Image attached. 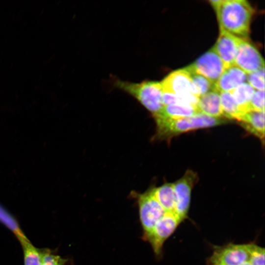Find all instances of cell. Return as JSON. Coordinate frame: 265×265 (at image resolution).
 Segmentation results:
<instances>
[{
    "label": "cell",
    "mask_w": 265,
    "mask_h": 265,
    "mask_svg": "<svg viewBox=\"0 0 265 265\" xmlns=\"http://www.w3.org/2000/svg\"><path fill=\"white\" fill-rule=\"evenodd\" d=\"M219 28L241 39L249 36L254 9L246 0H211Z\"/></svg>",
    "instance_id": "cell-1"
},
{
    "label": "cell",
    "mask_w": 265,
    "mask_h": 265,
    "mask_svg": "<svg viewBox=\"0 0 265 265\" xmlns=\"http://www.w3.org/2000/svg\"><path fill=\"white\" fill-rule=\"evenodd\" d=\"M157 131L155 137L158 139H170L180 133L196 129L217 126L227 122L226 119L212 117L199 113L188 117L170 119L162 117L155 118Z\"/></svg>",
    "instance_id": "cell-2"
},
{
    "label": "cell",
    "mask_w": 265,
    "mask_h": 265,
    "mask_svg": "<svg viewBox=\"0 0 265 265\" xmlns=\"http://www.w3.org/2000/svg\"><path fill=\"white\" fill-rule=\"evenodd\" d=\"M115 86L135 98L154 117L159 114L164 106L163 90L160 82L144 81L139 83L116 80Z\"/></svg>",
    "instance_id": "cell-3"
},
{
    "label": "cell",
    "mask_w": 265,
    "mask_h": 265,
    "mask_svg": "<svg viewBox=\"0 0 265 265\" xmlns=\"http://www.w3.org/2000/svg\"><path fill=\"white\" fill-rule=\"evenodd\" d=\"M182 222L175 212H166L156 223L152 230L143 236L144 239L151 244L157 256H161L164 242L172 235Z\"/></svg>",
    "instance_id": "cell-4"
},
{
    "label": "cell",
    "mask_w": 265,
    "mask_h": 265,
    "mask_svg": "<svg viewBox=\"0 0 265 265\" xmlns=\"http://www.w3.org/2000/svg\"><path fill=\"white\" fill-rule=\"evenodd\" d=\"M137 196L140 219L145 236L152 230L166 212L156 199L153 188Z\"/></svg>",
    "instance_id": "cell-5"
},
{
    "label": "cell",
    "mask_w": 265,
    "mask_h": 265,
    "mask_svg": "<svg viewBox=\"0 0 265 265\" xmlns=\"http://www.w3.org/2000/svg\"><path fill=\"white\" fill-rule=\"evenodd\" d=\"M197 181V174L188 170L183 177L173 183L175 198L174 212L182 221L188 217L191 190Z\"/></svg>",
    "instance_id": "cell-6"
},
{
    "label": "cell",
    "mask_w": 265,
    "mask_h": 265,
    "mask_svg": "<svg viewBox=\"0 0 265 265\" xmlns=\"http://www.w3.org/2000/svg\"><path fill=\"white\" fill-rule=\"evenodd\" d=\"M250 243L247 244L228 243L214 247L212 256L208 260L209 265H239L248 261Z\"/></svg>",
    "instance_id": "cell-7"
},
{
    "label": "cell",
    "mask_w": 265,
    "mask_h": 265,
    "mask_svg": "<svg viewBox=\"0 0 265 265\" xmlns=\"http://www.w3.org/2000/svg\"><path fill=\"white\" fill-rule=\"evenodd\" d=\"M234 65L248 74L265 68V61L259 52L252 44L247 40L240 38Z\"/></svg>",
    "instance_id": "cell-8"
},
{
    "label": "cell",
    "mask_w": 265,
    "mask_h": 265,
    "mask_svg": "<svg viewBox=\"0 0 265 265\" xmlns=\"http://www.w3.org/2000/svg\"><path fill=\"white\" fill-rule=\"evenodd\" d=\"M187 67L214 84L225 69L222 60L213 47Z\"/></svg>",
    "instance_id": "cell-9"
},
{
    "label": "cell",
    "mask_w": 265,
    "mask_h": 265,
    "mask_svg": "<svg viewBox=\"0 0 265 265\" xmlns=\"http://www.w3.org/2000/svg\"><path fill=\"white\" fill-rule=\"evenodd\" d=\"M160 83L163 92L180 96L192 94L199 98L190 75L185 68L171 73Z\"/></svg>",
    "instance_id": "cell-10"
},
{
    "label": "cell",
    "mask_w": 265,
    "mask_h": 265,
    "mask_svg": "<svg viewBox=\"0 0 265 265\" xmlns=\"http://www.w3.org/2000/svg\"><path fill=\"white\" fill-rule=\"evenodd\" d=\"M240 38L220 29L219 37L213 47L222 60L225 68L234 65Z\"/></svg>",
    "instance_id": "cell-11"
},
{
    "label": "cell",
    "mask_w": 265,
    "mask_h": 265,
    "mask_svg": "<svg viewBox=\"0 0 265 265\" xmlns=\"http://www.w3.org/2000/svg\"><path fill=\"white\" fill-rule=\"evenodd\" d=\"M246 81L247 74L234 65L225 68L214 84V90L219 93L231 92Z\"/></svg>",
    "instance_id": "cell-12"
},
{
    "label": "cell",
    "mask_w": 265,
    "mask_h": 265,
    "mask_svg": "<svg viewBox=\"0 0 265 265\" xmlns=\"http://www.w3.org/2000/svg\"><path fill=\"white\" fill-rule=\"evenodd\" d=\"M237 120L249 133L259 137L264 142L265 137V110H250L242 113Z\"/></svg>",
    "instance_id": "cell-13"
},
{
    "label": "cell",
    "mask_w": 265,
    "mask_h": 265,
    "mask_svg": "<svg viewBox=\"0 0 265 265\" xmlns=\"http://www.w3.org/2000/svg\"><path fill=\"white\" fill-rule=\"evenodd\" d=\"M197 107L200 112L216 118L223 116L220 93L213 90L199 98Z\"/></svg>",
    "instance_id": "cell-14"
},
{
    "label": "cell",
    "mask_w": 265,
    "mask_h": 265,
    "mask_svg": "<svg viewBox=\"0 0 265 265\" xmlns=\"http://www.w3.org/2000/svg\"><path fill=\"white\" fill-rule=\"evenodd\" d=\"M199 113L197 106L188 105H170L164 106L160 113L154 118L178 119L191 117Z\"/></svg>",
    "instance_id": "cell-15"
},
{
    "label": "cell",
    "mask_w": 265,
    "mask_h": 265,
    "mask_svg": "<svg viewBox=\"0 0 265 265\" xmlns=\"http://www.w3.org/2000/svg\"><path fill=\"white\" fill-rule=\"evenodd\" d=\"M153 188L156 199L165 212H174L175 198L173 183H166Z\"/></svg>",
    "instance_id": "cell-16"
},
{
    "label": "cell",
    "mask_w": 265,
    "mask_h": 265,
    "mask_svg": "<svg viewBox=\"0 0 265 265\" xmlns=\"http://www.w3.org/2000/svg\"><path fill=\"white\" fill-rule=\"evenodd\" d=\"M255 90L247 82H245L230 92L238 105L241 114L249 110V105Z\"/></svg>",
    "instance_id": "cell-17"
},
{
    "label": "cell",
    "mask_w": 265,
    "mask_h": 265,
    "mask_svg": "<svg viewBox=\"0 0 265 265\" xmlns=\"http://www.w3.org/2000/svg\"><path fill=\"white\" fill-rule=\"evenodd\" d=\"M220 97L223 116L229 119L237 120L241 112L231 93L220 92Z\"/></svg>",
    "instance_id": "cell-18"
},
{
    "label": "cell",
    "mask_w": 265,
    "mask_h": 265,
    "mask_svg": "<svg viewBox=\"0 0 265 265\" xmlns=\"http://www.w3.org/2000/svg\"><path fill=\"white\" fill-rule=\"evenodd\" d=\"M0 222L10 230L20 241L27 239L15 218L0 204Z\"/></svg>",
    "instance_id": "cell-19"
},
{
    "label": "cell",
    "mask_w": 265,
    "mask_h": 265,
    "mask_svg": "<svg viewBox=\"0 0 265 265\" xmlns=\"http://www.w3.org/2000/svg\"><path fill=\"white\" fill-rule=\"evenodd\" d=\"M23 247L25 265H41V252L28 239L20 241Z\"/></svg>",
    "instance_id": "cell-20"
},
{
    "label": "cell",
    "mask_w": 265,
    "mask_h": 265,
    "mask_svg": "<svg viewBox=\"0 0 265 265\" xmlns=\"http://www.w3.org/2000/svg\"><path fill=\"white\" fill-rule=\"evenodd\" d=\"M185 68L189 73L193 83L198 91L199 97L214 90V84L212 81L204 76L196 73L187 67Z\"/></svg>",
    "instance_id": "cell-21"
},
{
    "label": "cell",
    "mask_w": 265,
    "mask_h": 265,
    "mask_svg": "<svg viewBox=\"0 0 265 265\" xmlns=\"http://www.w3.org/2000/svg\"><path fill=\"white\" fill-rule=\"evenodd\" d=\"M265 248L250 243L248 262L251 265H265Z\"/></svg>",
    "instance_id": "cell-22"
},
{
    "label": "cell",
    "mask_w": 265,
    "mask_h": 265,
    "mask_svg": "<svg viewBox=\"0 0 265 265\" xmlns=\"http://www.w3.org/2000/svg\"><path fill=\"white\" fill-rule=\"evenodd\" d=\"M247 81L256 90H264L265 68L247 74Z\"/></svg>",
    "instance_id": "cell-23"
},
{
    "label": "cell",
    "mask_w": 265,
    "mask_h": 265,
    "mask_svg": "<svg viewBox=\"0 0 265 265\" xmlns=\"http://www.w3.org/2000/svg\"><path fill=\"white\" fill-rule=\"evenodd\" d=\"M265 110V90H255L249 105V110Z\"/></svg>",
    "instance_id": "cell-24"
},
{
    "label": "cell",
    "mask_w": 265,
    "mask_h": 265,
    "mask_svg": "<svg viewBox=\"0 0 265 265\" xmlns=\"http://www.w3.org/2000/svg\"><path fill=\"white\" fill-rule=\"evenodd\" d=\"M41 265H64L65 264V260L52 253L51 251L44 250L41 251Z\"/></svg>",
    "instance_id": "cell-25"
},
{
    "label": "cell",
    "mask_w": 265,
    "mask_h": 265,
    "mask_svg": "<svg viewBox=\"0 0 265 265\" xmlns=\"http://www.w3.org/2000/svg\"><path fill=\"white\" fill-rule=\"evenodd\" d=\"M239 265H251L249 262L248 261H246L245 262L243 263L242 264Z\"/></svg>",
    "instance_id": "cell-26"
},
{
    "label": "cell",
    "mask_w": 265,
    "mask_h": 265,
    "mask_svg": "<svg viewBox=\"0 0 265 265\" xmlns=\"http://www.w3.org/2000/svg\"><path fill=\"white\" fill-rule=\"evenodd\" d=\"M222 265L216 264H213V265Z\"/></svg>",
    "instance_id": "cell-27"
}]
</instances>
